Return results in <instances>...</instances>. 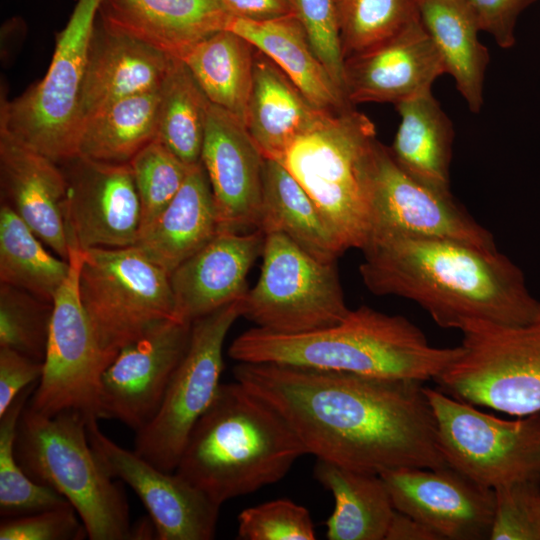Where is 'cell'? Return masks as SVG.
<instances>
[{
    "instance_id": "1",
    "label": "cell",
    "mask_w": 540,
    "mask_h": 540,
    "mask_svg": "<svg viewBox=\"0 0 540 540\" xmlns=\"http://www.w3.org/2000/svg\"><path fill=\"white\" fill-rule=\"evenodd\" d=\"M233 375L317 459L376 474L448 466L423 382L275 363L238 362Z\"/></svg>"
},
{
    "instance_id": "2",
    "label": "cell",
    "mask_w": 540,
    "mask_h": 540,
    "mask_svg": "<svg viewBox=\"0 0 540 540\" xmlns=\"http://www.w3.org/2000/svg\"><path fill=\"white\" fill-rule=\"evenodd\" d=\"M362 252L359 273L370 292L412 300L442 328L523 325L540 306L522 271L497 248L393 235L371 239Z\"/></svg>"
},
{
    "instance_id": "3",
    "label": "cell",
    "mask_w": 540,
    "mask_h": 540,
    "mask_svg": "<svg viewBox=\"0 0 540 540\" xmlns=\"http://www.w3.org/2000/svg\"><path fill=\"white\" fill-rule=\"evenodd\" d=\"M461 347L439 348L407 318L369 306L350 310L339 323L284 334L251 328L231 343L237 362L275 363L367 376L436 379L460 355Z\"/></svg>"
},
{
    "instance_id": "4",
    "label": "cell",
    "mask_w": 540,
    "mask_h": 540,
    "mask_svg": "<svg viewBox=\"0 0 540 540\" xmlns=\"http://www.w3.org/2000/svg\"><path fill=\"white\" fill-rule=\"evenodd\" d=\"M305 454L287 421L235 380L221 383L175 471L222 506L280 481Z\"/></svg>"
},
{
    "instance_id": "5",
    "label": "cell",
    "mask_w": 540,
    "mask_h": 540,
    "mask_svg": "<svg viewBox=\"0 0 540 540\" xmlns=\"http://www.w3.org/2000/svg\"><path fill=\"white\" fill-rule=\"evenodd\" d=\"M88 421L75 411L49 415L27 403L17 426L16 458L31 479L70 503L87 538L131 539L128 502L90 445Z\"/></svg>"
},
{
    "instance_id": "6",
    "label": "cell",
    "mask_w": 540,
    "mask_h": 540,
    "mask_svg": "<svg viewBox=\"0 0 540 540\" xmlns=\"http://www.w3.org/2000/svg\"><path fill=\"white\" fill-rule=\"evenodd\" d=\"M376 139L374 123L349 108L299 136L281 160L344 251L362 250L369 239L368 166Z\"/></svg>"
},
{
    "instance_id": "7",
    "label": "cell",
    "mask_w": 540,
    "mask_h": 540,
    "mask_svg": "<svg viewBox=\"0 0 540 540\" xmlns=\"http://www.w3.org/2000/svg\"><path fill=\"white\" fill-rule=\"evenodd\" d=\"M460 355L435 379L440 390L511 416L540 413V306L527 324L469 322Z\"/></svg>"
},
{
    "instance_id": "8",
    "label": "cell",
    "mask_w": 540,
    "mask_h": 540,
    "mask_svg": "<svg viewBox=\"0 0 540 540\" xmlns=\"http://www.w3.org/2000/svg\"><path fill=\"white\" fill-rule=\"evenodd\" d=\"M100 2L78 0L42 80L14 100L1 97L0 125L58 164L78 155L81 92Z\"/></svg>"
},
{
    "instance_id": "9",
    "label": "cell",
    "mask_w": 540,
    "mask_h": 540,
    "mask_svg": "<svg viewBox=\"0 0 540 540\" xmlns=\"http://www.w3.org/2000/svg\"><path fill=\"white\" fill-rule=\"evenodd\" d=\"M79 295L111 359L155 324L174 318L170 274L136 246L83 251Z\"/></svg>"
},
{
    "instance_id": "10",
    "label": "cell",
    "mask_w": 540,
    "mask_h": 540,
    "mask_svg": "<svg viewBox=\"0 0 540 540\" xmlns=\"http://www.w3.org/2000/svg\"><path fill=\"white\" fill-rule=\"evenodd\" d=\"M448 466L490 489L540 483V413L506 420L426 387Z\"/></svg>"
},
{
    "instance_id": "11",
    "label": "cell",
    "mask_w": 540,
    "mask_h": 540,
    "mask_svg": "<svg viewBox=\"0 0 540 540\" xmlns=\"http://www.w3.org/2000/svg\"><path fill=\"white\" fill-rule=\"evenodd\" d=\"M257 283L242 316L258 328L296 334L333 326L349 313L336 262L307 253L281 233L265 234Z\"/></svg>"
},
{
    "instance_id": "12",
    "label": "cell",
    "mask_w": 540,
    "mask_h": 540,
    "mask_svg": "<svg viewBox=\"0 0 540 540\" xmlns=\"http://www.w3.org/2000/svg\"><path fill=\"white\" fill-rule=\"evenodd\" d=\"M241 300L192 322L188 347L158 412L136 432L134 451L162 470L175 471L192 429L218 392L224 341L242 316Z\"/></svg>"
},
{
    "instance_id": "13",
    "label": "cell",
    "mask_w": 540,
    "mask_h": 540,
    "mask_svg": "<svg viewBox=\"0 0 540 540\" xmlns=\"http://www.w3.org/2000/svg\"><path fill=\"white\" fill-rule=\"evenodd\" d=\"M70 270L52 301L42 376L28 405L44 414L98 419L101 376L113 361L100 348L79 295L83 251L69 245Z\"/></svg>"
},
{
    "instance_id": "14",
    "label": "cell",
    "mask_w": 540,
    "mask_h": 540,
    "mask_svg": "<svg viewBox=\"0 0 540 540\" xmlns=\"http://www.w3.org/2000/svg\"><path fill=\"white\" fill-rule=\"evenodd\" d=\"M368 191V242L374 238L403 235L452 239L496 248L492 234L454 199L451 192L434 189L411 177L397 165L389 148L378 139L369 159Z\"/></svg>"
},
{
    "instance_id": "15",
    "label": "cell",
    "mask_w": 540,
    "mask_h": 540,
    "mask_svg": "<svg viewBox=\"0 0 540 540\" xmlns=\"http://www.w3.org/2000/svg\"><path fill=\"white\" fill-rule=\"evenodd\" d=\"M59 165L67 182L64 220L68 244L82 251L135 246L141 204L129 163L76 155Z\"/></svg>"
},
{
    "instance_id": "16",
    "label": "cell",
    "mask_w": 540,
    "mask_h": 540,
    "mask_svg": "<svg viewBox=\"0 0 540 540\" xmlns=\"http://www.w3.org/2000/svg\"><path fill=\"white\" fill-rule=\"evenodd\" d=\"M192 323L168 318L117 353L99 386L98 418L138 432L158 412L172 375L188 347Z\"/></svg>"
},
{
    "instance_id": "17",
    "label": "cell",
    "mask_w": 540,
    "mask_h": 540,
    "mask_svg": "<svg viewBox=\"0 0 540 540\" xmlns=\"http://www.w3.org/2000/svg\"><path fill=\"white\" fill-rule=\"evenodd\" d=\"M90 445L107 473L127 484L145 506L158 540H210L220 508L176 471L162 470L134 450H127L87 422Z\"/></svg>"
},
{
    "instance_id": "18",
    "label": "cell",
    "mask_w": 540,
    "mask_h": 540,
    "mask_svg": "<svg viewBox=\"0 0 540 540\" xmlns=\"http://www.w3.org/2000/svg\"><path fill=\"white\" fill-rule=\"evenodd\" d=\"M394 508L431 528L441 540L489 539L494 490L446 466L380 473Z\"/></svg>"
},
{
    "instance_id": "19",
    "label": "cell",
    "mask_w": 540,
    "mask_h": 540,
    "mask_svg": "<svg viewBox=\"0 0 540 540\" xmlns=\"http://www.w3.org/2000/svg\"><path fill=\"white\" fill-rule=\"evenodd\" d=\"M265 160L244 123L210 103L201 163L213 192L219 232L257 229Z\"/></svg>"
},
{
    "instance_id": "20",
    "label": "cell",
    "mask_w": 540,
    "mask_h": 540,
    "mask_svg": "<svg viewBox=\"0 0 540 540\" xmlns=\"http://www.w3.org/2000/svg\"><path fill=\"white\" fill-rule=\"evenodd\" d=\"M446 74L442 59L419 18L384 43L344 60L347 101L393 103L432 90Z\"/></svg>"
},
{
    "instance_id": "21",
    "label": "cell",
    "mask_w": 540,
    "mask_h": 540,
    "mask_svg": "<svg viewBox=\"0 0 540 540\" xmlns=\"http://www.w3.org/2000/svg\"><path fill=\"white\" fill-rule=\"evenodd\" d=\"M265 233L219 232L171 274L174 318L192 323L248 291L247 275L261 257Z\"/></svg>"
},
{
    "instance_id": "22",
    "label": "cell",
    "mask_w": 540,
    "mask_h": 540,
    "mask_svg": "<svg viewBox=\"0 0 540 540\" xmlns=\"http://www.w3.org/2000/svg\"><path fill=\"white\" fill-rule=\"evenodd\" d=\"M0 180L4 203L43 243L68 260L64 220L67 182L61 166L0 125Z\"/></svg>"
},
{
    "instance_id": "23",
    "label": "cell",
    "mask_w": 540,
    "mask_h": 540,
    "mask_svg": "<svg viewBox=\"0 0 540 540\" xmlns=\"http://www.w3.org/2000/svg\"><path fill=\"white\" fill-rule=\"evenodd\" d=\"M172 58L97 17L81 92V126L121 99L159 90Z\"/></svg>"
},
{
    "instance_id": "24",
    "label": "cell",
    "mask_w": 540,
    "mask_h": 540,
    "mask_svg": "<svg viewBox=\"0 0 540 540\" xmlns=\"http://www.w3.org/2000/svg\"><path fill=\"white\" fill-rule=\"evenodd\" d=\"M98 19L172 57L228 29L234 15L223 0H101Z\"/></svg>"
},
{
    "instance_id": "25",
    "label": "cell",
    "mask_w": 540,
    "mask_h": 540,
    "mask_svg": "<svg viewBox=\"0 0 540 540\" xmlns=\"http://www.w3.org/2000/svg\"><path fill=\"white\" fill-rule=\"evenodd\" d=\"M328 114L315 107L274 61L256 49L244 124L266 159L281 162L290 145Z\"/></svg>"
},
{
    "instance_id": "26",
    "label": "cell",
    "mask_w": 540,
    "mask_h": 540,
    "mask_svg": "<svg viewBox=\"0 0 540 540\" xmlns=\"http://www.w3.org/2000/svg\"><path fill=\"white\" fill-rule=\"evenodd\" d=\"M218 233L213 192L200 162L190 168L179 192L135 246L171 274Z\"/></svg>"
},
{
    "instance_id": "27",
    "label": "cell",
    "mask_w": 540,
    "mask_h": 540,
    "mask_svg": "<svg viewBox=\"0 0 540 540\" xmlns=\"http://www.w3.org/2000/svg\"><path fill=\"white\" fill-rule=\"evenodd\" d=\"M229 30L274 61L303 95L326 113L354 108L315 53L300 21L289 14L267 21L233 17Z\"/></svg>"
},
{
    "instance_id": "28",
    "label": "cell",
    "mask_w": 540,
    "mask_h": 540,
    "mask_svg": "<svg viewBox=\"0 0 540 540\" xmlns=\"http://www.w3.org/2000/svg\"><path fill=\"white\" fill-rule=\"evenodd\" d=\"M419 19L438 51L445 71L469 110L483 105L488 48L479 40L480 28L465 0H414Z\"/></svg>"
},
{
    "instance_id": "29",
    "label": "cell",
    "mask_w": 540,
    "mask_h": 540,
    "mask_svg": "<svg viewBox=\"0 0 540 540\" xmlns=\"http://www.w3.org/2000/svg\"><path fill=\"white\" fill-rule=\"evenodd\" d=\"M400 122L390 154L411 177L450 192L454 128L432 90L395 105Z\"/></svg>"
},
{
    "instance_id": "30",
    "label": "cell",
    "mask_w": 540,
    "mask_h": 540,
    "mask_svg": "<svg viewBox=\"0 0 540 540\" xmlns=\"http://www.w3.org/2000/svg\"><path fill=\"white\" fill-rule=\"evenodd\" d=\"M314 475L334 497V510L325 522L327 539L385 540L396 509L380 474L317 459Z\"/></svg>"
},
{
    "instance_id": "31",
    "label": "cell",
    "mask_w": 540,
    "mask_h": 540,
    "mask_svg": "<svg viewBox=\"0 0 540 540\" xmlns=\"http://www.w3.org/2000/svg\"><path fill=\"white\" fill-rule=\"evenodd\" d=\"M257 229L265 234H284L307 253L322 261L336 262L345 252L313 200L277 160H265Z\"/></svg>"
},
{
    "instance_id": "32",
    "label": "cell",
    "mask_w": 540,
    "mask_h": 540,
    "mask_svg": "<svg viewBox=\"0 0 540 540\" xmlns=\"http://www.w3.org/2000/svg\"><path fill=\"white\" fill-rule=\"evenodd\" d=\"M255 53L256 48L251 42L225 29L203 39L179 59L210 103L244 123L253 83Z\"/></svg>"
},
{
    "instance_id": "33",
    "label": "cell",
    "mask_w": 540,
    "mask_h": 540,
    "mask_svg": "<svg viewBox=\"0 0 540 540\" xmlns=\"http://www.w3.org/2000/svg\"><path fill=\"white\" fill-rule=\"evenodd\" d=\"M159 90L121 99L86 119L81 126L78 155L107 163H129L156 139Z\"/></svg>"
},
{
    "instance_id": "34",
    "label": "cell",
    "mask_w": 540,
    "mask_h": 540,
    "mask_svg": "<svg viewBox=\"0 0 540 540\" xmlns=\"http://www.w3.org/2000/svg\"><path fill=\"white\" fill-rule=\"evenodd\" d=\"M43 241L6 203L0 208V281L52 303L69 274V260L49 253Z\"/></svg>"
},
{
    "instance_id": "35",
    "label": "cell",
    "mask_w": 540,
    "mask_h": 540,
    "mask_svg": "<svg viewBox=\"0 0 540 540\" xmlns=\"http://www.w3.org/2000/svg\"><path fill=\"white\" fill-rule=\"evenodd\" d=\"M159 94L156 140L186 165L199 164L210 101L181 59L172 58Z\"/></svg>"
},
{
    "instance_id": "36",
    "label": "cell",
    "mask_w": 540,
    "mask_h": 540,
    "mask_svg": "<svg viewBox=\"0 0 540 540\" xmlns=\"http://www.w3.org/2000/svg\"><path fill=\"white\" fill-rule=\"evenodd\" d=\"M37 384L38 382L24 389L0 416V514L2 518L70 505L55 490L31 479L16 458L15 440L18 422Z\"/></svg>"
},
{
    "instance_id": "37",
    "label": "cell",
    "mask_w": 540,
    "mask_h": 540,
    "mask_svg": "<svg viewBox=\"0 0 540 540\" xmlns=\"http://www.w3.org/2000/svg\"><path fill=\"white\" fill-rule=\"evenodd\" d=\"M344 60L389 40L419 18L414 0H335Z\"/></svg>"
},
{
    "instance_id": "38",
    "label": "cell",
    "mask_w": 540,
    "mask_h": 540,
    "mask_svg": "<svg viewBox=\"0 0 540 540\" xmlns=\"http://www.w3.org/2000/svg\"><path fill=\"white\" fill-rule=\"evenodd\" d=\"M129 165L141 204V235L179 192L192 166L156 139L141 149Z\"/></svg>"
},
{
    "instance_id": "39",
    "label": "cell",
    "mask_w": 540,
    "mask_h": 540,
    "mask_svg": "<svg viewBox=\"0 0 540 540\" xmlns=\"http://www.w3.org/2000/svg\"><path fill=\"white\" fill-rule=\"evenodd\" d=\"M52 303L17 287L0 286V347L44 360Z\"/></svg>"
},
{
    "instance_id": "40",
    "label": "cell",
    "mask_w": 540,
    "mask_h": 540,
    "mask_svg": "<svg viewBox=\"0 0 540 540\" xmlns=\"http://www.w3.org/2000/svg\"><path fill=\"white\" fill-rule=\"evenodd\" d=\"M242 540H314L309 510L289 499H276L246 508L237 517Z\"/></svg>"
},
{
    "instance_id": "41",
    "label": "cell",
    "mask_w": 540,
    "mask_h": 540,
    "mask_svg": "<svg viewBox=\"0 0 540 540\" xmlns=\"http://www.w3.org/2000/svg\"><path fill=\"white\" fill-rule=\"evenodd\" d=\"M490 540H540V483L517 482L494 489Z\"/></svg>"
},
{
    "instance_id": "42",
    "label": "cell",
    "mask_w": 540,
    "mask_h": 540,
    "mask_svg": "<svg viewBox=\"0 0 540 540\" xmlns=\"http://www.w3.org/2000/svg\"><path fill=\"white\" fill-rule=\"evenodd\" d=\"M288 2L292 14L305 29L315 53L345 95L344 58L335 0H288Z\"/></svg>"
},
{
    "instance_id": "43",
    "label": "cell",
    "mask_w": 540,
    "mask_h": 540,
    "mask_svg": "<svg viewBox=\"0 0 540 540\" xmlns=\"http://www.w3.org/2000/svg\"><path fill=\"white\" fill-rule=\"evenodd\" d=\"M87 537L75 509L69 505L2 518L0 540H80Z\"/></svg>"
},
{
    "instance_id": "44",
    "label": "cell",
    "mask_w": 540,
    "mask_h": 540,
    "mask_svg": "<svg viewBox=\"0 0 540 540\" xmlns=\"http://www.w3.org/2000/svg\"><path fill=\"white\" fill-rule=\"evenodd\" d=\"M480 31L488 33L502 49L516 43L515 29L519 16L537 0H465Z\"/></svg>"
},
{
    "instance_id": "45",
    "label": "cell",
    "mask_w": 540,
    "mask_h": 540,
    "mask_svg": "<svg viewBox=\"0 0 540 540\" xmlns=\"http://www.w3.org/2000/svg\"><path fill=\"white\" fill-rule=\"evenodd\" d=\"M42 373V361L0 347V416L24 389L39 382Z\"/></svg>"
},
{
    "instance_id": "46",
    "label": "cell",
    "mask_w": 540,
    "mask_h": 540,
    "mask_svg": "<svg viewBox=\"0 0 540 540\" xmlns=\"http://www.w3.org/2000/svg\"><path fill=\"white\" fill-rule=\"evenodd\" d=\"M235 17L267 21L292 14L288 0H223Z\"/></svg>"
},
{
    "instance_id": "47",
    "label": "cell",
    "mask_w": 540,
    "mask_h": 540,
    "mask_svg": "<svg viewBox=\"0 0 540 540\" xmlns=\"http://www.w3.org/2000/svg\"><path fill=\"white\" fill-rule=\"evenodd\" d=\"M385 540H441L421 521L395 510L389 523Z\"/></svg>"
}]
</instances>
